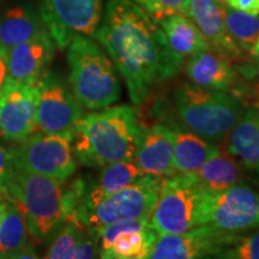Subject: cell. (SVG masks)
<instances>
[{"label":"cell","instance_id":"33","mask_svg":"<svg viewBox=\"0 0 259 259\" xmlns=\"http://www.w3.org/2000/svg\"><path fill=\"white\" fill-rule=\"evenodd\" d=\"M254 113H255V116H257V120L259 122V106L254 107Z\"/></svg>","mask_w":259,"mask_h":259},{"label":"cell","instance_id":"14","mask_svg":"<svg viewBox=\"0 0 259 259\" xmlns=\"http://www.w3.org/2000/svg\"><path fill=\"white\" fill-rule=\"evenodd\" d=\"M38 89L36 84L6 79L0 89V134L9 141L21 142L36 130Z\"/></svg>","mask_w":259,"mask_h":259},{"label":"cell","instance_id":"17","mask_svg":"<svg viewBox=\"0 0 259 259\" xmlns=\"http://www.w3.org/2000/svg\"><path fill=\"white\" fill-rule=\"evenodd\" d=\"M187 17L198 27L213 51L231 60L244 58L242 51L227 31L222 0H187Z\"/></svg>","mask_w":259,"mask_h":259},{"label":"cell","instance_id":"9","mask_svg":"<svg viewBox=\"0 0 259 259\" xmlns=\"http://www.w3.org/2000/svg\"><path fill=\"white\" fill-rule=\"evenodd\" d=\"M198 226H212L231 233L258 228L259 191L241 183L220 192L204 190Z\"/></svg>","mask_w":259,"mask_h":259},{"label":"cell","instance_id":"4","mask_svg":"<svg viewBox=\"0 0 259 259\" xmlns=\"http://www.w3.org/2000/svg\"><path fill=\"white\" fill-rule=\"evenodd\" d=\"M67 50L70 85L84 108L99 111L121 96L118 70L111 58L89 36H76Z\"/></svg>","mask_w":259,"mask_h":259},{"label":"cell","instance_id":"22","mask_svg":"<svg viewBox=\"0 0 259 259\" xmlns=\"http://www.w3.org/2000/svg\"><path fill=\"white\" fill-rule=\"evenodd\" d=\"M47 32L41 16L27 6H15L0 16V45L5 50Z\"/></svg>","mask_w":259,"mask_h":259},{"label":"cell","instance_id":"1","mask_svg":"<svg viewBox=\"0 0 259 259\" xmlns=\"http://www.w3.org/2000/svg\"><path fill=\"white\" fill-rule=\"evenodd\" d=\"M93 37L114 63L136 106L183 70L158 22L132 0H108Z\"/></svg>","mask_w":259,"mask_h":259},{"label":"cell","instance_id":"26","mask_svg":"<svg viewBox=\"0 0 259 259\" xmlns=\"http://www.w3.org/2000/svg\"><path fill=\"white\" fill-rule=\"evenodd\" d=\"M225 22L229 36L242 51L253 56L259 41V15L238 11L225 5Z\"/></svg>","mask_w":259,"mask_h":259},{"label":"cell","instance_id":"28","mask_svg":"<svg viewBox=\"0 0 259 259\" xmlns=\"http://www.w3.org/2000/svg\"><path fill=\"white\" fill-rule=\"evenodd\" d=\"M156 19L171 14L187 16V0H132Z\"/></svg>","mask_w":259,"mask_h":259},{"label":"cell","instance_id":"29","mask_svg":"<svg viewBox=\"0 0 259 259\" xmlns=\"http://www.w3.org/2000/svg\"><path fill=\"white\" fill-rule=\"evenodd\" d=\"M229 8L251 15H259V0H222Z\"/></svg>","mask_w":259,"mask_h":259},{"label":"cell","instance_id":"10","mask_svg":"<svg viewBox=\"0 0 259 259\" xmlns=\"http://www.w3.org/2000/svg\"><path fill=\"white\" fill-rule=\"evenodd\" d=\"M103 14V0H40V16L59 50L76 36L93 37Z\"/></svg>","mask_w":259,"mask_h":259},{"label":"cell","instance_id":"2","mask_svg":"<svg viewBox=\"0 0 259 259\" xmlns=\"http://www.w3.org/2000/svg\"><path fill=\"white\" fill-rule=\"evenodd\" d=\"M141 131L135 109L126 105L83 115L72 131L74 160L93 168L134 161Z\"/></svg>","mask_w":259,"mask_h":259},{"label":"cell","instance_id":"18","mask_svg":"<svg viewBox=\"0 0 259 259\" xmlns=\"http://www.w3.org/2000/svg\"><path fill=\"white\" fill-rule=\"evenodd\" d=\"M183 70L191 82L202 88L229 93L240 83L232 60L212 48L187 58Z\"/></svg>","mask_w":259,"mask_h":259},{"label":"cell","instance_id":"24","mask_svg":"<svg viewBox=\"0 0 259 259\" xmlns=\"http://www.w3.org/2000/svg\"><path fill=\"white\" fill-rule=\"evenodd\" d=\"M174 134L173 167L176 173H194L219 149L216 143L187 128H174Z\"/></svg>","mask_w":259,"mask_h":259},{"label":"cell","instance_id":"16","mask_svg":"<svg viewBox=\"0 0 259 259\" xmlns=\"http://www.w3.org/2000/svg\"><path fill=\"white\" fill-rule=\"evenodd\" d=\"M174 128L163 124L142 127L134 162L142 174L167 178L176 174L173 167Z\"/></svg>","mask_w":259,"mask_h":259},{"label":"cell","instance_id":"7","mask_svg":"<svg viewBox=\"0 0 259 259\" xmlns=\"http://www.w3.org/2000/svg\"><path fill=\"white\" fill-rule=\"evenodd\" d=\"M17 169L65 183L77 169L72 151V132L30 135L10 150Z\"/></svg>","mask_w":259,"mask_h":259},{"label":"cell","instance_id":"20","mask_svg":"<svg viewBox=\"0 0 259 259\" xmlns=\"http://www.w3.org/2000/svg\"><path fill=\"white\" fill-rule=\"evenodd\" d=\"M157 22L170 51L183 64L187 58L211 48L198 27L186 15L171 14Z\"/></svg>","mask_w":259,"mask_h":259},{"label":"cell","instance_id":"11","mask_svg":"<svg viewBox=\"0 0 259 259\" xmlns=\"http://www.w3.org/2000/svg\"><path fill=\"white\" fill-rule=\"evenodd\" d=\"M38 101L36 128L42 134L72 132L83 116V106L65 80L46 71L36 83Z\"/></svg>","mask_w":259,"mask_h":259},{"label":"cell","instance_id":"34","mask_svg":"<svg viewBox=\"0 0 259 259\" xmlns=\"http://www.w3.org/2000/svg\"><path fill=\"white\" fill-rule=\"evenodd\" d=\"M259 53V41H258V44H257V46H255V48H254V51H253V56L255 57L257 56V54Z\"/></svg>","mask_w":259,"mask_h":259},{"label":"cell","instance_id":"25","mask_svg":"<svg viewBox=\"0 0 259 259\" xmlns=\"http://www.w3.org/2000/svg\"><path fill=\"white\" fill-rule=\"evenodd\" d=\"M30 235L23 211L8 200V209L0 223V258H37L28 245Z\"/></svg>","mask_w":259,"mask_h":259},{"label":"cell","instance_id":"8","mask_svg":"<svg viewBox=\"0 0 259 259\" xmlns=\"http://www.w3.org/2000/svg\"><path fill=\"white\" fill-rule=\"evenodd\" d=\"M163 178L143 174L112 196L87 211L80 223L97 229L113 223L149 220L156 205Z\"/></svg>","mask_w":259,"mask_h":259},{"label":"cell","instance_id":"5","mask_svg":"<svg viewBox=\"0 0 259 259\" xmlns=\"http://www.w3.org/2000/svg\"><path fill=\"white\" fill-rule=\"evenodd\" d=\"M174 105L187 130L216 144L225 141L244 113L239 100L229 93L202 88L192 82L178 87Z\"/></svg>","mask_w":259,"mask_h":259},{"label":"cell","instance_id":"32","mask_svg":"<svg viewBox=\"0 0 259 259\" xmlns=\"http://www.w3.org/2000/svg\"><path fill=\"white\" fill-rule=\"evenodd\" d=\"M4 197H5V190L0 186V200H3Z\"/></svg>","mask_w":259,"mask_h":259},{"label":"cell","instance_id":"21","mask_svg":"<svg viewBox=\"0 0 259 259\" xmlns=\"http://www.w3.org/2000/svg\"><path fill=\"white\" fill-rule=\"evenodd\" d=\"M193 176L205 191L220 192L242 183L244 169L238 158L219 148Z\"/></svg>","mask_w":259,"mask_h":259},{"label":"cell","instance_id":"31","mask_svg":"<svg viewBox=\"0 0 259 259\" xmlns=\"http://www.w3.org/2000/svg\"><path fill=\"white\" fill-rule=\"evenodd\" d=\"M6 209H8V202H3V200H0V223L3 222V219H4L6 213Z\"/></svg>","mask_w":259,"mask_h":259},{"label":"cell","instance_id":"15","mask_svg":"<svg viewBox=\"0 0 259 259\" xmlns=\"http://www.w3.org/2000/svg\"><path fill=\"white\" fill-rule=\"evenodd\" d=\"M56 44L50 32L6 50L8 80L36 84L54 58Z\"/></svg>","mask_w":259,"mask_h":259},{"label":"cell","instance_id":"19","mask_svg":"<svg viewBox=\"0 0 259 259\" xmlns=\"http://www.w3.org/2000/svg\"><path fill=\"white\" fill-rule=\"evenodd\" d=\"M99 255V240L95 232L77 220L66 219L54 234L45 258L92 259Z\"/></svg>","mask_w":259,"mask_h":259},{"label":"cell","instance_id":"6","mask_svg":"<svg viewBox=\"0 0 259 259\" xmlns=\"http://www.w3.org/2000/svg\"><path fill=\"white\" fill-rule=\"evenodd\" d=\"M204 189L193 173L163 178L160 194L149 222L158 235L181 234L198 227Z\"/></svg>","mask_w":259,"mask_h":259},{"label":"cell","instance_id":"30","mask_svg":"<svg viewBox=\"0 0 259 259\" xmlns=\"http://www.w3.org/2000/svg\"><path fill=\"white\" fill-rule=\"evenodd\" d=\"M8 79V60H6V50L0 45V89L3 88Z\"/></svg>","mask_w":259,"mask_h":259},{"label":"cell","instance_id":"27","mask_svg":"<svg viewBox=\"0 0 259 259\" xmlns=\"http://www.w3.org/2000/svg\"><path fill=\"white\" fill-rule=\"evenodd\" d=\"M257 231L242 235L238 233L218 258L223 259H259V227Z\"/></svg>","mask_w":259,"mask_h":259},{"label":"cell","instance_id":"3","mask_svg":"<svg viewBox=\"0 0 259 259\" xmlns=\"http://www.w3.org/2000/svg\"><path fill=\"white\" fill-rule=\"evenodd\" d=\"M63 184L15 167L6 179V198L23 211L29 233L37 241L51 239L67 218L66 191Z\"/></svg>","mask_w":259,"mask_h":259},{"label":"cell","instance_id":"35","mask_svg":"<svg viewBox=\"0 0 259 259\" xmlns=\"http://www.w3.org/2000/svg\"><path fill=\"white\" fill-rule=\"evenodd\" d=\"M255 58H257V64H258V67H259V53L255 56Z\"/></svg>","mask_w":259,"mask_h":259},{"label":"cell","instance_id":"13","mask_svg":"<svg viewBox=\"0 0 259 259\" xmlns=\"http://www.w3.org/2000/svg\"><path fill=\"white\" fill-rule=\"evenodd\" d=\"M93 231L99 240V257L103 259L149 258L158 238L149 220L113 223Z\"/></svg>","mask_w":259,"mask_h":259},{"label":"cell","instance_id":"23","mask_svg":"<svg viewBox=\"0 0 259 259\" xmlns=\"http://www.w3.org/2000/svg\"><path fill=\"white\" fill-rule=\"evenodd\" d=\"M226 141V150L238 158L242 166L259 171V122L254 108L242 113Z\"/></svg>","mask_w":259,"mask_h":259},{"label":"cell","instance_id":"12","mask_svg":"<svg viewBox=\"0 0 259 259\" xmlns=\"http://www.w3.org/2000/svg\"><path fill=\"white\" fill-rule=\"evenodd\" d=\"M238 233L222 231L212 226H198L181 234L158 235L149 258L196 259L215 257L228 247Z\"/></svg>","mask_w":259,"mask_h":259}]
</instances>
